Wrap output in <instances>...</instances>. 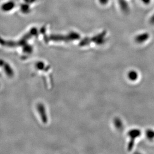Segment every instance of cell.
Wrapping results in <instances>:
<instances>
[{"label":"cell","mask_w":154,"mask_h":154,"mask_svg":"<svg viewBox=\"0 0 154 154\" xmlns=\"http://www.w3.org/2000/svg\"><path fill=\"white\" fill-rule=\"evenodd\" d=\"M106 1L107 2V0H100V2L101 3H105V2H106Z\"/></svg>","instance_id":"2"},{"label":"cell","mask_w":154,"mask_h":154,"mask_svg":"<svg viewBox=\"0 0 154 154\" xmlns=\"http://www.w3.org/2000/svg\"><path fill=\"white\" fill-rule=\"evenodd\" d=\"M151 22L152 23L154 24V15L152 17L151 20Z\"/></svg>","instance_id":"1"}]
</instances>
